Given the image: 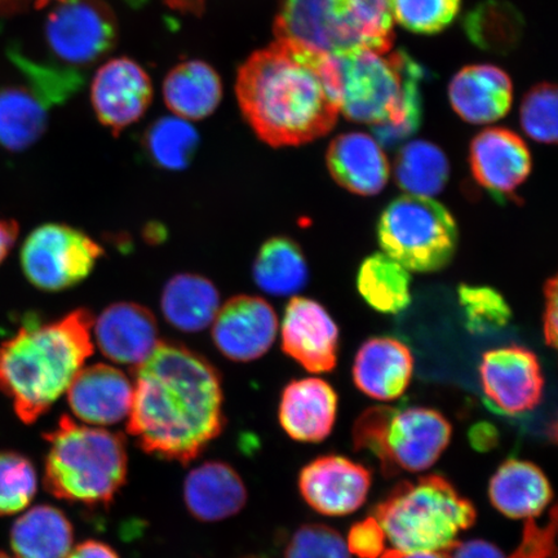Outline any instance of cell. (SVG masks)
<instances>
[{"label": "cell", "mask_w": 558, "mask_h": 558, "mask_svg": "<svg viewBox=\"0 0 558 558\" xmlns=\"http://www.w3.org/2000/svg\"><path fill=\"white\" fill-rule=\"evenodd\" d=\"M357 288L373 310L397 314L411 303V277L408 269L386 254H374L361 264Z\"/></svg>", "instance_id": "obj_32"}, {"label": "cell", "mask_w": 558, "mask_h": 558, "mask_svg": "<svg viewBox=\"0 0 558 558\" xmlns=\"http://www.w3.org/2000/svg\"><path fill=\"white\" fill-rule=\"evenodd\" d=\"M378 241L383 254L404 269L434 274L448 267L456 255L459 229L449 209L439 202L408 194L384 209Z\"/></svg>", "instance_id": "obj_8"}, {"label": "cell", "mask_w": 558, "mask_h": 558, "mask_svg": "<svg viewBox=\"0 0 558 558\" xmlns=\"http://www.w3.org/2000/svg\"><path fill=\"white\" fill-rule=\"evenodd\" d=\"M160 306L174 329L199 332L213 325L220 310V295L209 279L183 274L167 282Z\"/></svg>", "instance_id": "obj_29"}, {"label": "cell", "mask_w": 558, "mask_h": 558, "mask_svg": "<svg viewBox=\"0 0 558 558\" xmlns=\"http://www.w3.org/2000/svg\"><path fill=\"white\" fill-rule=\"evenodd\" d=\"M402 558H446L442 554H436V553H418L413 555H408Z\"/></svg>", "instance_id": "obj_47"}, {"label": "cell", "mask_w": 558, "mask_h": 558, "mask_svg": "<svg viewBox=\"0 0 558 558\" xmlns=\"http://www.w3.org/2000/svg\"><path fill=\"white\" fill-rule=\"evenodd\" d=\"M222 97V83L207 62H181L167 74L163 99L172 113L186 121H199L218 109Z\"/></svg>", "instance_id": "obj_27"}, {"label": "cell", "mask_w": 558, "mask_h": 558, "mask_svg": "<svg viewBox=\"0 0 558 558\" xmlns=\"http://www.w3.org/2000/svg\"><path fill=\"white\" fill-rule=\"evenodd\" d=\"M449 100L453 111L466 123L492 124L512 108V80L498 66H465L450 82Z\"/></svg>", "instance_id": "obj_22"}, {"label": "cell", "mask_w": 558, "mask_h": 558, "mask_svg": "<svg viewBox=\"0 0 558 558\" xmlns=\"http://www.w3.org/2000/svg\"><path fill=\"white\" fill-rule=\"evenodd\" d=\"M345 542L349 554L359 558H384L388 550L387 536L374 515L355 522Z\"/></svg>", "instance_id": "obj_41"}, {"label": "cell", "mask_w": 558, "mask_h": 558, "mask_svg": "<svg viewBox=\"0 0 558 558\" xmlns=\"http://www.w3.org/2000/svg\"><path fill=\"white\" fill-rule=\"evenodd\" d=\"M465 326L473 333L504 329L512 318L507 300L486 286L462 284L458 290Z\"/></svg>", "instance_id": "obj_35"}, {"label": "cell", "mask_w": 558, "mask_h": 558, "mask_svg": "<svg viewBox=\"0 0 558 558\" xmlns=\"http://www.w3.org/2000/svg\"><path fill=\"white\" fill-rule=\"evenodd\" d=\"M481 387L488 404L506 415H521L539 407L544 390L538 357L529 349L509 345L484 354Z\"/></svg>", "instance_id": "obj_12"}, {"label": "cell", "mask_w": 558, "mask_h": 558, "mask_svg": "<svg viewBox=\"0 0 558 558\" xmlns=\"http://www.w3.org/2000/svg\"><path fill=\"white\" fill-rule=\"evenodd\" d=\"M414 374V357L410 349L393 338L366 341L355 355L353 380L368 397L392 401L407 392Z\"/></svg>", "instance_id": "obj_23"}, {"label": "cell", "mask_w": 558, "mask_h": 558, "mask_svg": "<svg viewBox=\"0 0 558 558\" xmlns=\"http://www.w3.org/2000/svg\"><path fill=\"white\" fill-rule=\"evenodd\" d=\"M240 558H268L267 556H263V555H247V556H243V557H240Z\"/></svg>", "instance_id": "obj_48"}, {"label": "cell", "mask_w": 558, "mask_h": 558, "mask_svg": "<svg viewBox=\"0 0 558 558\" xmlns=\"http://www.w3.org/2000/svg\"><path fill=\"white\" fill-rule=\"evenodd\" d=\"M278 317L259 296L240 295L220 306L213 323L216 348L234 362L260 359L274 345Z\"/></svg>", "instance_id": "obj_14"}, {"label": "cell", "mask_w": 558, "mask_h": 558, "mask_svg": "<svg viewBox=\"0 0 558 558\" xmlns=\"http://www.w3.org/2000/svg\"><path fill=\"white\" fill-rule=\"evenodd\" d=\"M235 94L250 128L274 148L326 136L340 114L337 61L291 41L276 39L251 54Z\"/></svg>", "instance_id": "obj_2"}, {"label": "cell", "mask_w": 558, "mask_h": 558, "mask_svg": "<svg viewBox=\"0 0 558 558\" xmlns=\"http://www.w3.org/2000/svg\"><path fill=\"white\" fill-rule=\"evenodd\" d=\"M73 543L72 522L53 506L25 509L11 529V547L16 558H68Z\"/></svg>", "instance_id": "obj_28"}, {"label": "cell", "mask_w": 558, "mask_h": 558, "mask_svg": "<svg viewBox=\"0 0 558 558\" xmlns=\"http://www.w3.org/2000/svg\"><path fill=\"white\" fill-rule=\"evenodd\" d=\"M470 165L474 180L495 197H508L532 172V153L515 132L490 128L472 140Z\"/></svg>", "instance_id": "obj_17"}, {"label": "cell", "mask_w": 558, "mask_h": 558, "mask_svg": "<svg viewBox=\"0 0 558 558\" xmlns=\"http://www.w3.org/2000/svg\"><path fill=\"white\" fill-rule=\"evenodd\" d=\"M372 487V472L341 456H324L306 464L299 476V490L314 511L343 518L362 506Z\"/></svg>", "instance_id": "obj_13"}, {"label": "cell", "mask_w": 558, "mask_h": 558, "mask_svg": "<svg viewBox=\"0 0 558 558\" xmlns=\"http://www.w3.org/2000/svg\"><path fill=\"white\" fill-rule=\"evenodd\" d=\"M462 0H392L396 23L415 34H437L452 24Z\"/></svg>", "instance_id": "obj_36"}, {"label": "cell", "mask_w": 558, "mask_h": 558, "mask_svg": "<svg viewBox=\"0 0 558 558\" xmlns=\"http://www.w3.org/2000/svg\"><path fill=\"white\" fill-rule=\"evenodd\" d=\"M389 544L384 558L418 553L445 555L474 525L476 508L439 474L401 481L373 509Z\"/></svg>", "instance_id": "obj_6"}, {"label": "cell", "mask_w": 558, "mask_h": 558, "mask_svg": "<svg viewBox=\"0 0 558 558\" xmlns=\"http://www.w3.org/2000/svg\"><path fill=\"white\" fill-rule=\"evenodd\" d=\"M284 558H351V554L337 530L324 523H308L292 534Z\"/></svg>", "instance_id": "obj_38"}, {"label": "cell", "mask_w": 558, "mask_h": 558, "mask_svg": "<svg viewBox=\"0 0 558 558\" xmlns=\"http://www.w3.org/2000/svg\"><path fill=\"white\" fill-rule=\"evenodd\" d=\"M11 0H0V5L9 4Z\"/></svg>", "instance_id": "obj_51"}, {"label": "cell", "mask_w": 558, "mask_h": 558, "mask_svg": "<svg viewBox=\"0 0 558 558\" xmlns=\"http://www.w3.org/2000/svg\"><path fill=\"white\" fill-rule=\"evenodd\" d=\"M396 411V409L390 407H374L364 411L355 421L352 430L354 449L373 452V456L380 463L387 429Z\"/></svg>", "instance_id": "obj_39"}, {"label": "cell", "mask_w": 558, "mask_h": 558, "mask_svg": "<svg viewBox=\"0 0 558 558\" xmlns=\"http://www.w3.org/2000/svg\"><path fill=\"white\" fill-rule=\"evenodd\" d=\"M93 329L105 357L124 366L144 364L160 343L155 316L135 303L111 304L96 318Z\"/></svg>", "instance_id": "obj_19"}, {"label": "cell", "mask_w": 558, "mask_h": 558, "mask_svg": "<svg viewBox=\"0 0 558 558\" xmlns=\"http://www.w3.org/2000/svg\"><path fill=\"white\" fill-rule=\"evenodd\" d=\"M0 558H16V557H12L10 555H7L5 553H2V550H0Z\"/></svg>", "instance_id": "obj_49"}, {"label": "cell", "mask_w": 558, "mask_h": 558, "mask_svg": "<svg viewBox=\"0 0 558 558\" xmlns=\"http://www.w3.org/2000/svg\"><path fill=\"white\" fill-rule=\"evenodd\" d=\"M326 163L341 187L364 197L379 194L390 177L386 151L378 140L365 132L335 137L327 149Z\"/></svg>", "instance_id": "obj_20"}, {"label": "cell", "mask_w": 558, "mask_h": 558, "mask_svg": "<svg viewBox=\"0 0 558 558\" xmlns=\"http://www.w3.org/2000/svg\"><path fill=\"white\" fill-rule=\"evenodd\" d=\"M337 61L340 114L372 125L386 148L415 134L422 122L423 70L403 52L360 51Z\"/></svg>", "instance_id": "obj_4"}, {"label": "cell", "mask_w": 558, "mask_h": 558, "mask_svg": "<svg viewBox=\"0 0 558 558\" xmlns=\"http://www.w3.org/2000/svg\"><path fill=\"white\" fill-rule=\"evenodd\" d=\"M153 99L149 75L134 60H110L95 74L90 101L97 118L114 135L145 114Z\"/></svg>", "instance_id": "obj_15"}, {"label": "cell", "mask_w": 558, "mask_h": 558, "mask_svg": "<svg viewBox=\"0 0 558 558\" xmlns=\"http://www.w3.org/2000/svg\"><path fill=\"white\" fill-rule=\"evenodd\" d=\"M497 429L487 423L474 425L470 434L473 448L480 451H487L494 448L497 445Z\"/></svg>", "instance_id": "obj_45"}, {"label": "cell", "mask_w": 558, "mask_h": 558, "mask_svg": "<svg viewBox=\"0 0 558 558\" xmlns=\"http://www.w3.org/2000/svg\"><path fill=\"white\" fill-rule=\"evenodd\" d=\"M117 35L114 12L102 0H60L46 24L53 58L75 72L113 50Z\"/></svg>", "instance_id": "obj_10"}, {"label": "cell", "mask_w": 558, "mask_h": 558, "mask_svg": "<svg viewBox=\"0 0 558 558\" xmlns=\"http://www.w3.org/2000/svg\"><path fill=\"white\" fill-rule=\"evenodd\" d=\"M546 306L543 314L544 339L549 347L557 345V277L549 278L544 286Z\"/></svg>", "instance_id": "obj_42"}, {"label": "cell", "mask_w": 558, "mask_h": 558, "mask_svg": "<svg viewBox=\"0 0 558 558\" xmlns=\"http://www.w3.org/2000/svg\"><path fill=\"white\" fill-rule=\"evenodd\" d=\"M395 24L392 0H279L275 35L337 59L392 51Z\"/></svg>", "instance_id": "obj_7"}, {"label": "cell", "mask_w": 558, "mask_h": 558, "mask_svg": "<svg viewBox=\"0 0 558 558\" xmlns=\"http://www.w3.org/2000/svg\"><path fill=\"white\" fill-rule=\"evenodd\" d=\"M136 369L128 432L149 456L187 464L226 427L220 374L201 354L160 341Z\"/></svg>", "instance_id": "obj_1"}, {"label": "cell", "mask_w": 558, "mask_h": 558, "mask_svg": "<svg viewBox=\"0 0 558 558\" xmlns=\"http://www.w3.org/2000/svg\"><path fill=\"white\" fill-rule=\"evenodd\" d=\"M451 436L450 422L437 410H397L384 441L380 462L384 476L392 477L401 471L429 470L448 449Z\"/></svg>", "instance_id": "obj_11"}, {"label": "cell", "mask_w": 558, "mask_h": 558, "mask_svg": "<svg viewBox=\"0 0 558 558\" xmlns=\"http://www.w3.org/2000/svg\"><path fill=\"white\" fill-rule=\"evenodd\" d=\"M54 104L31 82L26 87L0 88V146L10 151L31 148L45 134Z\"/></svg>", "instance_id": "obj_26"}, {"label": "cell", "mask_w": 558, "mask_h": 558, "mask_svg": "<svg viewBox=\"0 0 558 558\" xmlns=\"http://www.w3.org/2000/svg\"><path fill=\"white\" fill-rule=\"evenodd\" d=\"M199 135L190 121L163 117L146 131L145 150L165 170L179 171L190 166L197 151Z\"/></svg>", "instance_id": "obj_33"}, {"label": "cell", "mask_w": 558, "mask_h": 558, "mask_svg": "<svg viewBox=\"0 0 558 558\" xmlns=\"http://www.w3.org/2000/svg\"><path fill=\"white\" fill-rule=\"evenodd\" d=\"M338 413V395L329 383L306 378L286 386L279 402L282 429L298 442L317 444L331 435Z\"/></svg>", "instance_id": "obj_21"}, {"label": "cell", "mask_w": 558, "mask_h": 558, "mask_svg": "<svg viewBox=\"0 0 558 558\" xmlns=\"http://www.w3.org/2000/svg\"><path fill=\"white\" fill-rule=\"evenodd\" d=\"M66 393L69 408L81 422L107 427L129 417L134 384L122 369L97 364L83 367Z\"/></svg>", "instance_id": "obj_18"}, {"label": "cell", "mask_w": 558, "mask_h": 558, "mask_svg": "<svg viewBox=\"0 0 558 558\" xmlns=\"http://www.w3.org/2000/svg\"><path fill=\"white\" fill-rule=\"evenodd\" d=\"M104 251L82 230L48 222L35 228L21 248V268L35 289L60 292L93 274Z\"/></svg>", "instance_id": "obj_9"}, {"label": "cell", "mask_w": 558, "mask_h": 558, "mask_svg": "<svg viewBox=\"0 0 558 558\" xmlns=\"http://www.w3.org/2000/svg\"><path fill=\"white\" fill-rule=\"evenodd\" d=\"M557 87L550 83L536 85L523 97L521 128L534 142L557 143Z\"/></svg>", "instance_id": "obj_37"}, {"label": "cell", "mask_w": 558, "mask_h": 558, "mask_svg": "<svg viewBox=\"0 0 558 558\" xmlns=\"http://www.w3.org/2000/svg\"><path fill=\"white\" fill-rule=\"evenodd\" d=\"M38 492L32 460L16 451H0V518L24 512Z\"/></svg>", "instance_id": "obj_34"}, {"label": "cell", "mask_w": 558, "mask_h": 558, "mask_svg": "<svg viewBox=\"0 0 558 558\" xmlns=\"http://www.w3.org/2000/svg\"><path fill=\"white\" fill-rule=\"evenodd\" d=\"M94 319L76 310L50 324L29 323L0 345V392L24 424L45 415L94 353Z\"/></svg>", "instance_id": "obj_3"}, {"label": "cell", "mask_w": 558, "mask_h": 558, "mask_svg": "<svg viewBox=\"0 0 558 558\" xmlns=\"http://www.w3.org/2000/svg\"><path fill=\"white\" fill-rule=\"evenodd\" d=\"M446 558H507L500 548L495 544L483 541L472 539L458 542L448 553Z\"/></svg>", "instance_id": "obj_43"}, {"label": "cell", "mask_w": 558, "mask_h": 558, "mask_svg": "<svg viewBox=\"0 0 558 558\" xmlns=\"http://www.w3.org/2000/svg\"><path fill=\"white\" fill-rule=\"evenodd\" d=\"M48 2H50V0H38L39 5H45ZM58 2H60V0H58Z\"/></svg>", "instance_id": "obj_50"}, {"label": "cell", "mask_w": 558, "mask_h": 558, "mask_svg": "<svg viewBox=\"0 0 558 558\" xmlns=\"http://www.w3.org/2000/svg\"><path fill=\"white\" fill-rule=\"evenodd\" d=\"M450 178V163L444 150L425 140L404 144L395 160V179L403 192L417 197H435Z\"/></svg>", "instance_id": "obj_31"}, {"label": "cell", "mask_w": 558, "mask_h": 558, "mask_svg": "<svg viewBox=\"0 0 558 558\" xmlns=\"http://www.w3.org/2000/svg\"><path fill=\"white\" fill-rule=\"evenodd\" d=\"M492 505L506 518L530 520L546 511L553 486L538 465L521 459L501 463L488 484Z\"/></svg>", "instance_id": "obj_25"}, {"label": "cell", "mask_w": 558, "mask_h": 558, "mask_svg": "<svg viewBox=\"0 0 558 558\" xmlns=\"http://www.w3.org/2000/svg\"><path fill=\"white\" fill-rule=\"evenodd\" d=\"M556 532L557 508L554 507L544 525L533 519L526 521L518 548L507 558H557Z\"/></svg>", "instance_id": "obj_40"}, {"label": "cell", "mask_w": 558, "mask_h": 558, "mask_svg": "<svg viewBox=\"0 0 558 558\" xmlns=\"http://www.w3.org/2000/svg\"><path fill=\"white\" fill-rule=\"evenodd\" d=\"M247 488L240 473L220 460L195 466L184 483V500L194 519L218 522L233 518L247 504Z\"/></svg>", "instance_id": "obj_24"}, {"label": "cell", "mask_w": 558, "mask_h": 558, "mask_svg": "<svg viewBox=\"0 0 558 558\" xmlns=\"http://www.w3.org/2000/svg\"><path fill=\"white\" fill-rule=\"evenodd\" d=\"M45 486L54 498L88 508H108L129 476L125 438L78 424L68 415L45 434Z\"/></svg>", "instance_id": "obj_5"}, {"label": "cell", "mask_w": 558, "mask_h": 558, "mask_svg": "<svg viewBox=\"0 0 558 558\" xmlns=\"http://www.w3.org/2000/svg\"><path fill=\"white\" fill-rule=\"evenodd\" d=\"M282 349L310 373H330L338 364L339 329L323 305L294 298L286 306Z\"/></svg>", "instance_id": "obj_16"}, {"label": "cell", "mask_w": 558, "mask_h": 558, "mask_svg": "<svg viewBox=\"0 0 558 558\" xmlns=\"http://www.w3.org/2000/svg\"><path fill=\"white\" fill-rule=\"evenodd\" d=\"M68 558H121V556L109 544L89 539L72 549Z\"/></svg>", "instance_id": "obj_44"}, {"label": "cell", "mask_w": 558, "mask_h": 558, "mask_svg": "<svg viewBox=\"0 0 558 558\" xmlns=\"http://www.w3.org/2000/svg\"><path fill=\"white\" fill-rule=\"evenodd\" d=\"M253 275L257 288L274 296L298 294L310 278L302 248L288 236H275L263 244Z\"/></svg>", "instance_id": "obj_30"}, {"label": "cell", "mask_w": 558, "mask_h": 558, "mask_svg": "<svg viewBox=\"0 0 558 558\" xmlns=\"http://www.w3.org/2000/svg\"><path fill=\"white\" fill-rule=\"evenodd\" d=\"M19 227L15 221L0 219V264H2L7 256L11 253L13 246L17 241Z\"/></svg>", "instance_id": "obj_46"}]
</instances>
